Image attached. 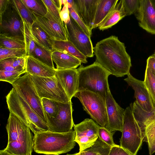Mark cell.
Here are the masks:
<instances>
[{
	"instance_id": "28",
	"label": "cell",
	"mask_w": 155,
	"mask_h": 155,
	"mask_svg": "<svg viewBox=\"0 0 155 155\" xmlns=\"http://www.w3.org/2000/svg\"><path fill=\"white\" fill-rule=\"evenodd\" d=\"M35 43V48L30 56L51 68H55L52 59L53 51Z\"/></svg>"
},
{
	"instance_id": "11",
	"label": "cell",
	"mask_w": 155,
	"mask_h": 155,
	"mask_svg": "<svg viewBox=\"0 0 155 155\" xmlns=\"http://www.w3.org/2000/svg\"><path fill=\"white\" fill-rule=\"evenodd\" d=\"M32 13L35 23L51 39L68 40L67 30L62 20H57L48 11L46 15L44 16H41Z\"/></svg>"
},
{
	"instance_id": "6",
	"label": "cell",
	"mask_w": 155,
	"mask_h": 155,
	"mask_svg": "<svg viewBox=\"0 0 155 155\" xmlns=\"http://www.w3.org/2000/svg\"><path fill=\"white\" fill-rule=\"evenodd\" d=\"M74 97L78 98L83 108L101 126L105 127L107 118L105 100L99 94L88 91H78Z\"/></svg>"
},
{
	"instance_id": "43",
	"label": "cell",
	"mask_w": 155,
	"mask_h": 155,
	"mask_svg": "<svg viewBox=\"0 0 155 155\" xmlns=\"http://www.w3.org/2000/svg\"><path fill=\"white\" fill-rule=\"evenodd\" d=\"M48 11L56 19L59 21L62 20L60 16V12L54 4L53 0H42Z\"/></svg>"
},
{
	"instance_id": "41",
	"label": "cell",
	"mask_w": 155,
	"mask_h": 155,
	"mask_svg": "<svg viewBox=\"0 0 155 155\" xmlns=\"http://www.w3.org/2000/svg\"><path fill=\"white\" fill-rule=\"evenodd\" d=\"M115 131L111 132L105 127L100 126L98 130V137L105 143L112 147L116 146L114 142L113 136Z\"/></svg>"
},
{
	"instance_id": "2",
	"label": "cell",
	"mask_w": 155,
	"mask_h": 155,
	"mask_svg": "<svg viewBox=\"0 0 155 155\" xmlns=\"http://www.w3.org/2000/svg\"><path fill=\"white\" fill-rule=\"evenodd\" d=\"M76 133H60L49 131L34 134L33 150L36 153L59 155L70 151L75 145Z\"/></svg>"
},
{
	"instance_id": "34",
	"label": "cell",
	"mask_w": 155,
	"mask_h": 155,
	"mask_svg": "<svg viewBox=\"0 0 155 155\" xmlns=\"http://www.w3.org/2000/svg\"><path fill=\"white\" fill-rule=\"evenodd\" d=\"M143 141L147 143L149 154L155 153V122L148 125L143 134Z\"/></svg>"
},
{
	"instance_id": "32",
	"label": "cell",
	"mask_w": 155,
	"mask_h": 155,
	"mask_svg": "<svg viewBox=\"0 0 155 155\" xmlns=\"http://www.w3.org/2000/svg\"><path fill=\"white\" fill-rule=\"evenodd\" d=\"M124 17L117 3L115 8L98 27V28L102 31L107 29L116 24Z\"/></svg>"
},
{
	"instance_id": "50",
	"label": "cell",
	"mask_w": 155,
	"mask_h": 155,
	"mask_svg": "<svg viewBox=\"0 0 155 155\" xmlns=\"http://www.w3.org/2000/svg\"><path fill=\"white\" fill-rule=\"evenodd\" d=\"M0 155H15L9 153L5 150L4 149L0 150Z\"/></svg>"
},
{
	"instance_id": "8",
	"label": "cell",
	"mask_w": 155,
	"mask_h": 155,
	"mask_svg": "<svg viewBox=\"0 0 155 155\" xmlns=\"http://www.w3.org/2000/svg\"><path fill=\"white\" fill-rule=\"evenodd\" d=\"M30 75L41 99L46 98L63 103L71 101L54 76L45 77Z\"/></svg>"
},
{
	"instance_id": "46",
	"label": "cell",
	"mask_w": 155,
	"mask_h": 155,
	"mask_svg": "<svg viewBox=\"0 0 155 155\" xmlns=\"http://www.w3.org/2000/svg\"><path fill=\"white\" fill-rule=\"evenodd\" d=\"M11 0H0V15L5 12Z\"/></svg>"
},
{
	"instance_id": "22",
	"label": "cell",
	"mask_w": 155,
	"mask_h": 155,
	"mask_svg": "<svg viewBox=\"0 0 155 155\" xmlns=\"http://www.w3.org/2000/svg\"><path fill=\"white\" fill-rule=\"evenodd\" d=\"M52 59L58 70L76 69L81 63L79 59L73 56L55 51L52 52Z\"/></svg>"
},
{
	"instance_id": "16",
	"label": "cell",
	"mask_w": 155,
	"mask_h": 155,
	"mask_svg": "<svg viewBox=\"0 0 155 155\" xmlns=\"http://www.w3.org/2000/svg\"><path fill=\"white\" fill-rule=\"evenodd\" d=\"M127 76L124 80L134 90L136 101L140 107L147 111L153 110L152 100L144 81L135 78L130 73Z\"/></svg>"
},
{
	"instance_id": "15",
	"label": "cell",
	"mask_w": 155,
	"mask_h": 155,
	"mask_svg": "<svg viewBox=\"0 0 155 155\" xmlns=\"http://www.w3.org/2000/svg\"><path fill=\"white\" fill-rule=\"evenodd\" d=\"M134 14L140 27L155 35V0H140L139 8Z\"/></svg>"
},
{
	"instance_id": "49",
	"label": "cell",
	"mask_w": 155,
	"mask_h": 155,
	"mask_svg": "<svg viewBox=\"0 0 155 155\" xmlns=\"http://www.w3.org/2000/svg\"><path fill=\"white\" fill-rule=\"evenodd\" d=\"M117 155H131L127 151L120 147Z\"/></svg>"
},
{
	"instance_id": "48",
	"label": "cell",
	"mask_w": 155,
	"mask_h": 155,
	"mask_svg": "<svg viewBox=\"0 0 155 155\" xmlns=\"http://www.w3.org/2000/svg\"><path fill=\"white\" fill-rule=\"evenodd\" d=\"M53 1L56 6L60 12L61 11V5H62L61 0H53Z\"/></svg>"
},
{
	"instance_id": "29",
	"label": "cell",
	"mask_w": 155,
	"mask_h": 155,
	"mask_svg": "<svg viewBox=\"0 0 155 155\" xmlns=\"http://www.w3.org/2000/svg\"><path fill=\"white\" fill-rule=\"evenodd\" d=\"M111 148L98 137L92 146L79 152L78 155H108Z\"/></svg>"
},
{
	"instance_id": "5",
	"label": "cell",
	"mask_w": 155,
	"mask_h": 155,
	"mask_svg": "<svg viewBox=\"0 0 155 155\" xmlns=\"http://www.w3.org/2000/svg\"><path fill=\"white\" fill-rule=\"evenodd\" d=\"M122 133L120 147L131 155H136L142 144L143 136L133 114L132 103L125 109Z\"/></svg>"
},
{
	"instance_id": "21",
	"label": "cell",
	"mask_w": 155,
	"mask_h": 155,
	"mask_svg": "<svg viewBox=\"0 0 155 155\" xmlns=\"http://www.w3.org/2000/svg\"><path fill=\"white\" fill-rule=\"evenodd\" d=\"M27 126L15 115L10 112L6 127L8 134V143L17 140Z\"/></svg>"
},
{
	"instance_id": "13",
	"label": "cell",
	"mask_w": 155,
	"mask_h": 155,
	"mask_svg": "<svg viewBox=\"0 0 155 155\" xmlns=\"http://www.w3.org/2000/svg\"><path fill=\"white\" fill-rule=\"evenodd\" d=\"M0 34L11 36H22V18L11 0L5 12L0 15Z\"/></svg>"
},
{
	"instance_id": "12",
	"label": "cell",
	"mask_w": 155,
	"mask_h": 155,
	"mask_svg": "<svg viewBox=\"0 0 155 155\" xmlns=\"http://www.w3.org/2000/svg\"><path fill=\"white\" fill-rule=\"evenodd\" d=\"M72 103L59 102V111L54 118L46 119L48 131L60 133H66L72 130L74 124L72 117Z\"/></svg>"
},
{
	"instance_id": "42",
	"label": "cell",
	"mask_w": 155,
	"mask_h": 155,
	"mask_svg": "<svg viewBox=\"0 0 155 155\" xmlns=\"http://www.w3.org/2000/svg\"><path fill=\"white\" fill-rule=\"evenodd\" d=\"M68 9L70 16L75 21L83 31L91 38L92 34V31L85 25L73 8L71 6H68Z\"/></svg>"
},
{
	"instance_id": "10",
	"label": "cell",
	"mask_w": 155,
	"mask_h": 155,
	"mask_svg": "<svg viewBox=\"0 0 155 155\" xmlns=\"http://www.w3.org/2000/svg\"><path fill=\"white\" fill-rule=\"evenodd\" d=\"M100 127L93 120L86 118L81 123L74 124L76 133L75 141L79 146V152L92 146L98 137Z\"/></svg>"
},
{
	"instance_id": "23",
	"label": "cell",
	"mask_w": 155,
	"mask_h": 155,
	"mask_svg": "<svg viewBox=\"0 0 155 155\" xmlns=\"http://www.w3.org/2000/svg\"><path fill=\"white\" fill-rule=\"evenodd\" d=\"M133 111L143 135L146 128L155 122V109L150 112L146 111L142 109L136 100L133 104Z\"/></svg>"
},
{
	"instance_id": "27",
	"label": "cell",
	"mask_w": 155,
	"mask_h": 155,
	"mask_svg": "<svg viewBox=\"0 0 155 155\" xmlns=\"http://www.w3.org/2000/svg\"><path fill=\"white\" fill-rule=\"evenodd\" d=\"M26 57L9 58L0 61V71H12L25 69Z\"/></svg>"
},
{
	"instance_id": "31",
	"label": "cell",
	"mask_w": 155,
	"mask_h": 155,
	"mask_svg": "<svg viewBox=\"0 0 155 155\" xmlns=\"http://www.w3.org/2000/svg\"><path fill=\"white\" fill-rule=\"evenodd\" d=\"M12 2L17 12L29 27L31 28L35 22L32 12L24 4L21 0H12Z\"/></svg>"
},
{
	"instance_id": "24",
	"label": "cell",
	"mask_w": 155,
	"mask_h": 155,
	"mask_svg": "<svg viewBox=\"0 0 155 155\" xmlns=\"http://www.w3.org/2000/svg\"><path fill=\"white\" fill-rule=\"evenodd\" d=\"M53 51H58L73 56L84 63L87 62V57L82 54L70 41L51 39Z\"/></svg>"
},
{
	"instance_id": "45",
	"label": "cell",
	"mask_w": 155,
	"mask_h": 155,
	"mask_svg": "<svg viewBox=\"0 0 155 155\" xmlns=\"http://www.w3.org/2000/svg\"><path fill=\"white\" fill-rule=\"evenodd\" d=\"M146 66L149 68L155 77V55L154 54L147 58Z\"/></svg>"
},
{
	"instance_id": "52",
	"label": "cell",
	"mask_w": 155,
	"mask_h": 155,
	"mask_svg": "<svg viewBox=\"0 0 155 155\" xmlns=\"http://www.w3.org/2000/svg\"><path fill=\"white\" fill-rule=\"evenodd\" d=\"M154 54H155V53H154Z\"/></svg>"
},
{
	"instance_id": "17",
	"label": "cell",
	"mask_w": 155,
	"mask_h": 155,
	"mask_svg": "<svg viewBox=\"0 0 155 155\" xmlns=\"http://www.w3.org/2000/svg\"><path fill=\"white\" fill-rule=\"evenodd\" d=\"M27 126L16 140L8 143L4 149L15 155H32L34 147L33 137Z\"/></svg>"
},
{
	"instance_id": "1",
	"label": "cell",
	"mask_w": 155,
	"mask_h": 155,
	"mask_svg": "<svg viewBox=\"0 0 155 155\" xmlns=\"http://www.w3.org/2000/svg\"><path fill=\"white\" fill-rule=\"evenodd\" d=\"M95 62L117 77L127 75L132 66L131 58L124 43L111 35L97 43L94 47Z\"/></svg>"
},
{
	"instance_id": "3",
	"label": "cell",
	"mask_w": 155,
	"mask_h": 155,
	"mask_svg": "<svg viewBox=\"0 0 155 155\" xmlns=\"http://www.w3.org/2000/svg\"><path fill=\"white\" fill-rule=\"evenodd\" d=\"M77 69L78 75V91H92L99 94L105 100L110 90L108 78L110 74L95 61L85 67L81 65Z\"/></svg>"
},
{
	"instance_id": "30",
	"label": "cell",
	"mask_w": 155,
	"mask_h": 155,
	"mask_svg": "<svg viewBox=\"0 0 155 155\" xmlns=\"http://www.w3.org/2000/svg\"><path fill=\"white\" fill-rule=\"evenodd\" d=\"M0 46L9 48L25 49L23 36H11L0 34Z\"/></svg>"
},
{
	"instance_id": "25",
	"label": "cell",
	"mask_w": 155,
	"mask_h": 155,
	"mask_svg": "<svg viewBox=\"0 0 155 155\" xmlns=\"http://www.w3.org/2000/svg\"><path fill=\"white\" fill-rule=\"evenodd\" d=\"M118 0H100L95 16L93 29L98 27L115 8Z\"/></svg>"
},
{
	"instance_id": "35",
	"label": "cell",
	"mask_w": 155,
	"mask_h": 155,
	"mask_svg": "<svg viewBox=\"0 0 155 155\" xmlns=\"http://www.w3.org/2000/svg\"><path fill=\"white\" fill-rule=\"evenodd\" d=\"M118 3L120 11L125 17L135 14L139 8L140 0H121Z\"/></svg>"
},
{
	"instance_id": "33",
	"label": "cell",
	"mask_w": 155,
	"mask_h": 155,
	"mask_svg": "<svg viewBox=\"0 0 155 155\" xmlns=\"http://www.w3.org/2000/svg\"><path fill=\"white\" fill-rule=\"evenodd\" d=\"M41 101L46 119L55 117L59 111L60 102L44 98Z\"/></svg>"
},
{
	"instance_id": "36",
	"label": "cell",
	"mask_w": 155,
	"mask_h": 155,
	"mask_svg": "<svg viewBox=\"0 0 155 155\" xmlns=\"http://www.w3.org/2000/svg\"><path fill=\"white\" fill-rule=\"evenodd\" d=\"M22 20L23 23L22 33L25 44L26 56H30L35 48V43L31 35V28L24 20Z\"/></svg>"
},
{
	"instance_id": "40",
	"label": "cell",
	"mask_w": 155,
	"mask_h": 155,
	"mask_svg": "<svg viewBox=\"0 0 155 155\" xmlns=\"http://www.w3.org/2000/svg\"><path fill=\"white\" fill-rule=\"evenodd\" d=\"M26 72L25 69L12 71H0V81L8 82L12 85L21 74Z\"/></svg>"
},
{
	"instance_id": "39",
	"label": "cell",
	"mask_w": 155,
	"mask_h": 155,
	"mask_svg": "<svg viewBox=\"0 0 155 155\" xmlns=\"http://www.w3.org/2000/svg\"><path fill=\"white\" fill-rule=\"evenodd\" d=\"M26 57L25 48H9L0 46V61L9 58Z\"/></svg>"
},
{
	"instance_id": "37",
	"label": "cell",
	"mask_w": 155,
	"mask_h": 155,
	"mask_svg": "<svg viewBox=\"0 0 155 155\" xmlns=\"http://www.w3.org/2000/svg\"><path fill=\"white\" fill-rule=\"evenodd\" d=\"M144 84L147 90L154 109H155V77L148 67L146 66L145 74Z\"/></svg>"
},
{
	"instance_id": "18",
	"label": "cell",
	"mask_w": 155,
	"mask_h": 155,
	"mask_svg": "<svg viewBox=\"0 0 155 155\" xmlns=\"http://www.w3.org/2000/svg\"><path fill=\"white\" fill-rule=\"evenodd\" d=\"M54 76L59 81L68 97L71 100L78 91V75L77 69H56Z\"/></svg>"
},
{
	"instance_id": "19",
	"label": "cell",
	"mask_w": 155,
	"mask_h": 155,
	"mask_svg": "<svg viewBox=\"0 0 155 155\" xmlns=\"http://www.w3.org/2000/svg\"><path fill=\"white\" fill-rule=\"evenodd\" d=\"M100 0H74V10L85 25L92 31Z\"/></svg>"
},
{
	"instance_id": "44",
	"label": "cell",
	"mask_w": 155,
	"mask_h": 155,
	"mask_svg": "<svg viewBox=\"0 0 155 155\" xmlns=\"http://www.w3.org/2000/svg\"><path fill=\"white\" fill-rule=\"evenodd\" d=\"M60 16L64 23H67L70 21V16L68 9V5L67 1L60 13Z\"/></svg>"
},
{
	"instance_id": "53",
	"label": "cell",
	"mask_w": 155,
	"mask_h": 155,
	"mask_svg": "<svg viewBox=\"0 0 155 155\" xmlns=\"http://www.w3.org/2000/svg\"></svg>"
},
{
	"instance_id": "47",
	"label": "cell",
	"mask_w": 155,
	"mask_h": 155,
	"mask_svg": "<svg viewBox=\"0 0 155 155\" xmlns=\"http://www.w3.org/2000/svg\"><path fill=\"white\" fill-rule=\"evenodd\" d=\"M119 147L120 146L117 145L112 147L108 155H117Z\"/></svg>"
},
{
	"instance_id": "4",
	"label": "cell",
	"mask_w": 155,
	"mask_h": 155,
	"mask_svg": "<svg viewBox=\"0 0 155 155\" xmlns=\"http://www.w3.org/2000/svg\"><path fill=\"white\" fill-rule=\"evenodd\" d=\"M10 112L15 115L35 134L48 130L47 124L17 93L13 87L6 97Z\"/></svg>"
},
{
	"instance_id": "9",
	"label": "cell",
	"mask_w": 155,
	"mask_h": 155,
	"mask_svg": "<svg viewBox=\"0 0 155 155\" xmlns=\"http://www.w3.org/2000/svg\"><path fill=\"white\" fill-rule=\"evenodd\" d=\"M64 25L68 40L86 57H93L94 55V47L91 38L71 16L69 21Z\"/></svg>"
},
{
	"instance_id": "26",
	"label": "cell",
	"mask_w": 155,
	"mask_h": 155,
	"mask_svg": "<svg viewBox=\"0 0 155 155\" xmlns=\"http://www.w3.org/2000/svg\"><path fill=\"white\" fill-rule=\"evenodd\" d=\"M31 33L35 42L41 46L53 51L51 39L35 22L31 28Z\"/></svg>"
},
{
	"instance_id": "38",
	"label": "cell",
	"mask_w": 155,
	"mask_h": 155,
	"mask_svg": "<svg viewBox=\"0 0 155 155\" xmlns=\"http://www.w3.org/2000/svg\"><path fill=\"white\" fill-rule=\"evenodd\" d=\"M33 13L44 16L48 12L47 8L42 0H21Z\"/></svg>"
},
{
	"instance_id": "20",
	"label": "cell",
	"mask_w": 155,
	"mask_h": 155,
	"mask_svg": "<svg viewBox=\"0 0 155 155\" xmlns=\"http://www.w3.org/2000/svg\"><path fill=\"white\" fill-rule=\"evenodd\" d=\"M56 68H51L33 57H26L25 70L30 75L40 77L54 76Z\"/></svg>"
},
{
	"instance_id": "14",
	"label": "cell",
	"mask_w": 155,
	"mask_h": 155,
	"mask_svg": "<svg viewBox=\"0 0 155 155\" xmlns=\"http://www.w3.org/2000/svg\"><path fill=\"white\" fill-rule=\"evenodd\" d=\"M105 103L107 121L105 127L111 132H122L125 110L116 102L110 90L107 93Z\"/></svg>"
},
{
	"instance_id": "7",
	"label": "cell",
	"mask_w": 155,
	"mask_h": 155,
	"mask_svg": "<svg viewBox=\"0 0 155 155\" xmlns=\"http://www.w3.org/2000/svg\"><path fill=\"white\" fill-rule=\"evenodd\" d=\"M12 85L18 94L47 124V121L42 105L41 99L39 97L30 75L26 72Z\"/></svg>"
},
{
	"instance_id": "51",
	"label": "cell",
	"mask_w": 155,
	"mask_h": 155,
	"mask_svg": "<svg viewBox=\"0 0 155 155\" xmlns=\"http://www.w3.org/2000/svg\"><path fill=\"white\" fill-rule=\"evenodd\" d=\"M78 153H74V154H67L66 155H78Z\"/></svg>"
}]
</instances>
